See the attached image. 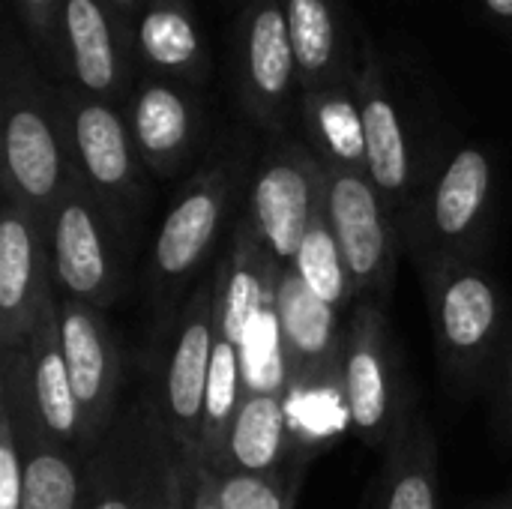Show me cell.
I'll use <instances>...</instances> for the list:
<instances>
[{"instance_id": "cell-37", "label": "cell", "mask_w": 512, "mask_h": 509, "mask_svg": "<svg viewBox=\"0 0 512 509\" xmlns=\"http://www.w3.org/2000/svg\"><path fill=\"white\" fill-rule=\"evenodd\" d=\"M369 509H384V501H375V498H369V504H366Z\"/></svg>"}, {"instance_id": "cell-27", "label": "cell", "mask_w": 512, "mask_h": 509, "mask_svg": "<svg viewBox=\"0 0 512 509\" xmlns=\"http://www.w3.org/2000/svg\"><path fill=\"white\" fill-rule=\"evenodd\" d=\"M291 267L297 270V276L306 282V288L318 300H324L327 306H333V309H339L345 315L348 303L354 300V288H351V276H348L342 249H339L336 234L330 228L324 201L318 204V210L312 216V225H309Z\"/></svg>"}, {"instance_id": "cell-16", "label": "cell", "mask_w": 512, "mask_h": 509, "mask_svg": "<svg viewBox=\"0 0 512 509\" xmlns=\"http://www.w3.org/2000/svg\"><path fill=\"white\" fill-rule=\"evenodd\" d=\"M48 225L21 201L0 207V351L27 348L45 297L54 291Z\"/></svg>"}, {"instance_id": "cell-36", "label": "cell", "mask_w": 512, "mask_h": 509, "mask_svg": "<svg viewBox=\"0 0 512 509\" xmlns=\"http://www.w3.org/2000/svg\"><path fill=\"white\" fill-rule=\"evenodd\" d=\"M114 9H117V15L132 27L135 24V18H138V12H141V6L147 3V0H108Z\"/></svg>"}, {"instance_id": "cell-10", "label": "cell", "mask_w": 512, "mask_h": 509, "mask_svg": "<svg viewBox=\"0 0 512 509\" xmlns=\"http://www.w3.org/2000/svg\"><path fill=\"white\" fill-rule=\"evenodd\" d=\"M60 108L78 180L129 225L141 207L144 162L123 108L93 99L72 84H60Z\"/></svg>"}, {"instance_id": "cell-18", "label": "cell", "mask_w": 512, "mask_h": 509, "mask_svg": "<svg viewBox=\"0 0 512 509\" xmlns=\"http://www.w3.org/2000/svg\"><path fill=\"white\" fill-rule=\"evenodd\" d=\"M60 336L72 393L84 423V450L96 453L111 429L123 381L120 345L102 315L87 303L60 297Z\"/></svg>"}, {"instance_id": "cell-4", "label": "cell", "mask_w": 512, "mask_h": 509, "mask_svg": "<svg viewBox=\"0 0 512 509\" xmlns=\"http://www.w3.org/2000/svg\"><path fill=\"white\" fill-rule=\"evenodd\" d=\"M495 198V162L480 144L456 147L411 207L417 258L426 279L471 264L480 252Z\"/></svg>"}, {"instance_id": "cell-35", "label": "cell", "mask_w": 512, "mask_h": 509, "mask_svg": "<svg viewBox=\"0 0 512 509\" xmlns=\"http://www.w3.org/2000/svg\"><path fill=\"white\" fill-rule=\"evenodd\" d=\"M501 420H504L507 432L512 435V351L510 360H507V375H504V384H501Z\"/></svg>"}, {"instance_id": "cell-7", "label": "cell", "mask_w": 512, "mask_h": 509, "mask_svg": "<svg viewBox=\"0 0 512 509\" xmlns=\"http://www.w3.org/2000/svg\"><path fill=\"white\" fill-rule=\"evenodd\" d=\"M123 234L120 216L81 180L69 186L48 222L54 285L63 297L108 309L123 294Z\"/></svg>"}, {"instance_id": "cell-8", "label": "cell", "mask_w": 512, "mask_h": 509, "mask_svg": "<svg viewBox=\"0 0 512 509\" xmlns=\"http://www.w3.org/2000/svg\"><path fill=\"white\" fill-rule=\"evenodd\" d=\"M360 102L366 129V174L396 219L399 213H411L417 204L423 168L417 159L414 120L405 90L399 87L393 60L369 36V30H363L360 48Z\"/></svg>"}, {"instance_id": "cell-17", "label": "cell", "mask_w": 512, "mask_h": 509, "mask_svg": "<svg viewBox=\"0 0 512 509\" xmlns=\"http://www.w3.org/2000/svg\"><path fill=\"white\" fill-rule=\"evenodd\" d=\"M135 150L156 177L180 174L204 141V102L201 87L138 75L123 105Z\"/></svg>"}, {"instance_id": "cell-32", "label": "cell", "mask_w": 512, "mask_h": 509, "mask_svg": "<svg viewBox=\"0 0 512 509\" xmlns=\"http://www.w3.org/2000/svg\"><path fill=\"white\" fill-rule=\"evenodd\" d=\"M24 507V450L15 420L0 402V509Z\"/></svg>"}, {"instance_id": "cell-33", "label": "cell", "mask_w": 512, "mask_h": 509, "mask_svg": "<svg viewBox=\"0 0 512 509\" xmlns=\"http://www.w3.org/2000/svg\"><path fill=\"white\" fill-rule=\"evenodd\" d=\"M192 509H222L219 507V495H216V474L195 465V498Z\"/></svg>"}, {"instance_id": "cell-2", "label": "cell", "mask_w": 512, "mask_h": 509, "mask_svg": "<svg viewBox=\"0 0 512 509\" xmlns=\"http://www.w3.org/2000/svg\"><path fill=\"white\" fill-rule=\"evenodd\" d=\"M276 315L282 330L288 414L297 444L315 447L339 432L345 411V336L342 312L318 300L294 267H279Z\"/></svg>"}, {"instance_id": "cell-21", "label": "cell", "mask_w": 512, "mask_h": 509, "mask_svg": "<svg viewBox=\"0 0 512 509\" xmlns=\"http://www.w3.org/2000/svg\"><path fill=\"white\" fill-rule=\"evenodd\" d=\"M279 264L243 213L216 282V333L243 348L252 321L276 300Z\"/></svg>"}, {"instance_id": "cell-25", "label": "cell", "mask_w": 512, "mask_h": 509, "mask_svg": "<svg viewBox=\"0 0 512 509\" xmlns=\"http://www.w3.org/2000/svg\"><path fill=\"white\" fill-rule=\"evenodd\" d=\"M297 432L291 426L288 399L273 393H243L240 411L228 438L225 474H285V462L294 456Z\"/></svg>"}, {"instance_id": "cell-15", "label": "cell", "mask_w": 512, "mask_h": 509, "mask_svg": "<svg viewBox=\"0 0 512 509\" xmlns=\"http://www.w3.org/2000/svg\"><path fill=\"white\" fill-rule=\"evenodd\" d=\"M60 42L66 81L81 93L126 105L138 78L132 27L108 0H60Z\"/></svg>"}, {"instance_id": "cell-19", "label": "cell", "mask_w": 512, "mask_h": 509, "mask_svg": "<svg viewBox=\"0 0 512 509\" xmlns=\"http://www.w3.org/2000/svg\"><path fill=\"white\" fill-rule=\"evenodd\" d=\"M297 54L300 93L357 78L363 24L348 0H279Z\"/></svg>"}, {"instance_id": "cell-26", "label": "cell", "mask_w": 512, "mask_h": 509, "mask_svg": "<svg viewBox=\"0 0 512 509\" xmlns=\"http://www.w3.org/2000/svg\"><path fill=\"white\" fill-rule=\"evenodd\" d=\"M381 501L384 509H438V444L417 408L387 450Z\"/></svg>"}, {"instance_id": "cell-34", "label": "cell", "mask_w": 512, "mask_h": 509, "mask_svg": "<svg viewBox=\"0 0 512 509\" xmlns=\"http://www.w3.org/2000/svg\"><path fill=\"white\" fill-rule=\"evenodd\" d=\"M477 3L492 24L512 33V0H477Z\"/></svg>"}, {"instance_id": "cell-6", "label": "cell", "mask_w": 512, "mask_h": 509, "mask_svg": "<svg viewBox=\"0 0 512 509\" xmlns=\"http://www.w3.org/2000/svg\"><path fill=\"white\" fill-rule=\"evenodd\" d=\"M345 411L351 432L384 453L414 414L387 309L369 300L357 303L348 315Z\"/></svg>"}, {"instance_id": "cell-31", "label": "cell", "mask_w": 512, "mask_h": 509, "mask_svg": "<svg viewBox=\"0 0 512 509\" xmlns=\"http://www.w3.org/2000/svg\"><path fill=\"white\" fill-rule=\"evenodd\" d=\"M297 474H216V495L222 509H294Z\"/></svg>"}, {"instance_id": "cell-28", "label": "cell", "mask_w": 512, "mask_h": 509, "mask_svg": "<svg viewBox=\"0 0 512 509\" xmlns=\"http://www.w3.org/2000/svg\"><path fill=\"white\" fill-rule=\"evenodd\" d=\"M192 498H195V465L174 447L159 417L150 438L141 509H192Z\"/></svg>"}, {"instance_id": "cell-38", "label": "cell", "mask_w": 512, "mask_h": 509, "mask_svg": "<svg viewBox=\"0 0 512 509\" xmlns=\"http://www.w3.org/2000/svg\"><path fill=\"white\" fill-rule=\"evenodd\" d=\"M492 509H512V501H507V504H498V507H492Z\"/></svg>"}, {"instance_id": "cell-13", "label": "cell", "mask_w": 512, "mask_h": 509, "mask_svg": "<svg viewBox=\"0 0 512 509\" xmlns=\"http://www.w3.org/2000/svg\"><path fill=\"white\" fill-rule=\"evenodd\" d=\"M426 288L444 372L453 381H477L501 339L504 303L498 285L480 267L456 264L426 279Z\"/></svg>"}, {"instance_id": "cell-29", "label": "cell", "mask_w": 512, "mask_h": 509, "mask_svg": "<svg viewBox=\"0 0 512 509\" xmlns=\"http://www.w3.org/2000/svg\"><path fill=\"white\" fill-rule=\"evenodd\" d=\"M243 378H246V393H273V396L288 399V375H285V351H282L276 300L252 321L246 333Z\"/></svg>"}, {"instance_id": "cell-12", "label": "cell", "mask_w": 512, "mask_h": 509, "mask_svg": "<svg viewBox=\"0 0 512 509\" xmlns=\"http://www.w3.org/2000/svg\"><path fill=\"white\" fill-rule=\"evenodd\" d=\"M324 201V165L306 141L276 138L249 177V222L279 267H291L294 255Z\"/></svg>"}, {"instance_id": "cell-3", "label": "cell", "mask_w": 512, "mask_h": 509, "mask_svg": "<svg viewBox=\"0 0 512 509\" xmlns=\"http://www.w3.org/2000/svg\"><path fill=\"white\" fill-rule=\"evenodd\" d=\"M249 174V150L240 138H225L216 153L192 174L168 207L147 261V300L156 324L168 327L177 318L189 279L198 276L210 258L219 231L228 219L231 201Z\"/></svg>"}, {"instance_id": "cell-11", "label": "cell", "mask_w": 512, "mask_h": 509, "mask_svg": "<svg viewBox=\"0 0 512 509\" xmlns=\"http://www.w3.org/2000/svg\"><path fill=\"white\" fill-rule=\"evenodd\" d=\"M327 219L342 249L357 303L387 309L396 282V219L363 171L324 168Z\"/></svg>"}, {"instance_id": "cell-1", "label": "cell", "mask_w": 512, "mask_h": 509, "mask_svg": "<svg viewBox=\"0 0 512 509\" xmlns=\"http://www.w3.org/2000/svg\"><path fill=\"white\" fill-rule=\"evenodd\" d=\"M78 180L60 84L30 51L27 39L6 21L0 48V183L3 195L30 207L45 225L69 186Z\"/></svg>"}, {"instance_id": "cell-5", "label": "cell", "mask_w": 512, "mask_h": 509, "mask_svg": "<svg viewBox=\"0 0 512 509\" xmlns=\"http://www.w3.org/2000/svg\"><path fill=\"white\" fill-rule=\"evenodd\" d=\"M231 87L240 111L282 138L300 105L297 54L279 0H240L231 24Z\"/></svg>"}, {"instance_id": "cell-30", "label": "cell", "mask_w": 512, "mask_h": 509, "mask_svg": "<svg viewBox=\"0 0 512 509\" xmlns=\"http://www.w3.org/2000/svg\"><path fill=\"white\" fill-rule=\"evenodd\" d=\"M15 24L21 36L27 39L36 60L45 66V72L63 84V42H60V0H12Z\"/></svg>"}, {"instance_id": "cell-14", "label": "cell", "mask_w": 512, "mask_h": 509, "mask_svg": "<svg viewBox=\"0 0 512 509\" xmlns=\"http://www.w3.org/2000/svg\"><path fill=\"white\" fill-rule=\"evenodd\" d=\"M0 402L9 408L24 450L21 509H84L87 477L81 474V453L42 426L33 405L27 348L0 357Z\"/></svg>"}, {"instance_id": "cell-24", "label": "cell", "mask_w": 512, "mask_h": 509, "mask_svg": "<svg viewBox=\"0 0 512 509\" xmlns=\"http://www.w3.org/2000/svg\"><path fill=\"white\" fill-rule=\"evenodd\" d=\"M300 123L306 147L324 168L366 174V129L357 78L300 93Z\"/></svg>"}, {"instance_id": "cell-22", "label": "cell", "mask_w": 512, "mask_h": 509, "mask_svg": "<svg viewBox=\"0 0 512 509\" xmlns=\"http://www.w3.org/2000/svg\"><path fill=\"white\" fill-rule=\"evenodd\" d=\"M156 420V402H144L123 420V426L108 429L90 459L84 509H141Z\"/></svg>"}, {"instance_id": "cell-9", "label": "cell", "mask_w": 512, "mask_h": 509, "mask_svg": "<svg viewBox=\"0 0 512 509\" xmlns=\"http://www.w3.org/2000/svg\"><path fill=\"white\" fill-rule=\"evenodd\" d=\"M216 282L219 264L195 285V291L183 300L177 318L171 321L174 342L165 354L156 393V411L168 429V438L192 465H198L201 453L204 405L216 345Z\"/></svg>"}, {"instance_id": "cell-20", "label": "cell", "mask_w": 512, "mask_h": 509, "mask_svg": "<svg viewBox=\"0 0 512 509\" xmlns=\"http://www.w3.org/2000/svg\"><path fill=\"white\" fill-rule=\"evenodd\" d=\"M138 75L174 78L204 87L213 75V57L195 0H147L132 24Z\"/></svg>"}, {"instance_id": "cell-23", "label": "cell", "mask_w": 512, "mask_h": 509, "mask_svg": "<svg viewBox=\"0 0 512 509\" xmlns=\"http://www.w3.org/2000/svg\"><path fill=\"white\" fill-rule=\"evenodd\" d=\"M27 360H30V387L33 405L42 426L66 447L84 450V423L72 393L66 357H63V336H60V303L54 291L45 297L36 324L27 339Z\"/></svg>"}]
</instances>
